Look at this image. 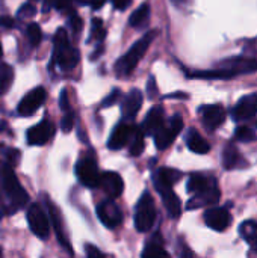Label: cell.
I'll return each instance as SVG.
<instances>
[{"label":"cell","instance_id":"obj_1","mask_svg":"<svg viewBox=\"0 0 257 258\" xmlns=\"http://www.w3.org/2000/svg\"><path fill=\"white\" fill-rule=\"evenodd\" d=\"M0 197L6 206L8 215L18 212L29 201V195L18 181L14 168L8 165H0Z\"/></svg>","mask_w":257,"mask_h":258},{"label":"cell","instance_id":"obj_2","mask_svg":"<svg viewBox=\"0 0 257 258\" xmlns=\"http://www.w3.org/2000/svg\"><path fill=\"white\" fill-rule=\"evenodd\" d=\"M158 30H150L147 32L141 39H138L129 50L126 54H123L117 62H115V73L120 77H126L129 74H132V71L138 67L139 60L144 57V54L147 53L150 44L153 42V39L156 38Z\"/></svg>","mask_w":257,"mask_h":258},{"label":"cell","instance_id":"obj_3","mask_svg":"<svg viewBox=\"0 0 257 258\" xmlns=\"http://www.w3.org/2000/svg\"><path fill=\"white\" fill-rule=\"evenodd\" d=\"M53 56H52V65L58 63L59 68L64 71H70L74 67H77L80 53L76 47L71 45L70 38L65 32V29H58L56 35L53 38Z\"/></svg>","mask_w":257,"mask_h":258},{"label":"cell","instance_id":"obj_4","mask_svg":"<svg viewBox=\"0 0 257 258\" xmlns=\"http://www.w3.org/2000/svg\"><path fill=\"white\" fill-rule=\"evenodd\" d=\"M156 222V206L153 197L144 192L135 207V227L139 233H147Z\"/></svg>","mask_w":257,"mask_h":258},{"label":"cell","instance_id":"obj_5","mask_svg":"<svg viewBox=\"0 0 257 258\" xmlns=\"http://www.w3.org/2000/svg\"><path fill=\"white\" fill-rule=\"evenodd\" d=\"M30 231L41 240H47L50 236V222L39 204H30L26 213Z\"/></svg>","mask_w":257,"mask_h":258},{"label":"cell","instance_id":"obj_6","mask_svg":"<svg viewBox=\"0 0 257 258\" xmlns=\"http://www.w3.org/2000/svg\"><path fill=\"white\" fill-rule=\"evenodd\" d=\"M183 128V119L180 115H174L168 124H164V127L155 135V144H156V148L164 151L167 150L174 141L176 138L179 136V133L182 132Z\"/></svg>","mask_w":257,"mask_h":258},{"label":"cell","instance_id":"obj_7","mask_svg":"<svg viewBox=\"0 0 257 258\" xmlns=\"http://www.w3.org/2000/svg\"><path fill=\"white\" fill-rule=\"evenodd\" d=\"M97 216L106 228H117L121 225L124 215L114 200H105L97 206Z\"/></svg>","mask_w":257,"mask_h":258},{"label":"cell","instance_id":"obj_8","mask_svg":"<svg viewBox=\"0 0 257 258\" xmlns=\"http://www.w3.org/2000/svg\"><path fill=\"white\" fill-rule=\"evenodd\" d=\"M76 175L85 187L89 189L98 187L100 174H98L97 163L92 157H83L79 160V163L76 165Z\"/></svg>","mask_w":257,"mask_h":258},{"label":"cell","instance_id":"obj_9","mask_svg":"<svg viewBox=\"0 0 257 258\" xmlns=\"http://www.w3.org/2000/svg\"><path fill=\"white\" fill-rule=\"evenodd\" d=\"M44 201H45V207H47V210H48V216H50L48 222H50V227L53 228V231H55V234H56V237H58V242L61 243V246H62L64 249H67V251H68V254H73L70 239H68V236H67L65 230H64L62 215L59 213L58 207H56V206H55L48 198H45Z\"/></svg>","mask_w":257,"mask_h":258},{"label":"cell","instance_id":"obj_10","mask_svg":"<svg viewBox=\"0 0 257 258\" xmlns=\"http://www.w3.org/2000/svg\"><path fill=\"white\" fill-rule=\"evenodd\" d=\"M45 98H47L45 89L42 86H38V88L32 89L30 92H27L21 98V101L18 103L17 110H18V113L21 116H32L44 104Z\"/></svg>","mask_w":257,"mask_h":258},{"label":"cell","instance_id":"obj_11","mask_svg":"<svg viewBox=\"0 0 257 258\" xmlns=\"http://www.w3.org/2000/svg\"><path fill=\"white\" fill-rule=\"evenodd\" d=\"M204 222L215 231H226L232 225V215L226 207H211L204 212Z\"/></svg>","mask_w":257,"mask_h":258},{"label":"cell","instance_id":"obj_12","mask_svg":"<svg viewBox=\"0 0 257 258\" xmlns=\"http://www.w3.org/2000/svg\"><path fill=\"white\" fill-rule=\"evenodd\" d=\"M220 68L232 73L233 76H236V74H248V73L257 71V59L244 57V56L229 57V59H224V60L220 62Z\"/></svg>","mask_w":257,"mask_h":258},{"label":"cell","instance_id":"obj_13","mask_svg":"<svg viewBox=\"0 0 257 258\" xmlns=\"http://www.w3.org/2000/svg\"><path fill=\"white\" fill-rule=\"evenodd\" d=\"M257 113V92L244 95L232 109V116L235 121H248Z\"/></svg>","mask_w":257,"mask_h":258},{"label":"cell","instance_id":"obj_14","mask_svg":"<svg viewBox=\"0 0 257 258\" xmlns=\"http://www.w3.org/2000/svg\"><path fill=\"white\" fill-rule=\"evenodd\" d=\"M55 135V125L48 119H42L39 124L27 130V142L30 145H45Z\"/></svg>","mask_w":257,"mask_h":258},{"label":"cell","instance_id":"obj_15","mask_svg":"<svg viewBox=\"0 0 257 258\" xmlns=\"http://www.w3.org/2000/svg\"><path fill=\"white\" fill-rule=\"evenodd\" d=\"M203 124L208 130H217L226 121V110L221 104H208L200 107Z\"/></svg>","mask_w":257,"mask_h":258},{"label":"cell","instance_id":"obj_16","mask_svg":"<svg viewBox=\"0 0 257 258\" xmlns=\"http://www.w3.org/2000/svg\"><path fill=\"white\" fill-rule=\"evenodd\" d=\"M98 187H101L103 192H105L111 200H115V198H118V197L123 194V190H124V181H123V178L120 177V174L106 171V172L100 174Z\"/></svg>","mask_w":257,"mask_h":258},{"label":"cell","instance_id":"obj_17","mask_svg":"<svg viewBox=\"0 0 257 258\" xmlns=\"http://www.w3.org/2000/svg\"><path fill=\"white\" fill-rule=\"evenodd\" d=\"M186 186L191 195H201V194H208L211 190L218 189L217 178L212 175H204V174H192Z\"/></svg>","mask_w":257,"mask_h":258},{"label":"cell","instance_id":"obj_18","mask_svg":"<svg viewBox=\"0 0 257 258\" xmlns=\"http://www.w3.org/2000/svg\"><path fill=\"white\" fill-rule=\"evenodd\" d=\"M165 124V113H164V107L161 106H155L150 109V112L147 113V116L144 118V122L141 125V130L144 135L147 136H155Z\"/></svg>","mask_w":257,"mask_h":258},{"label":"cell","instance_id":"obj_19","mask_svg":"<svg viewBox=\"0 0 257 258\" xmlns=\"http://www.w3.org/2000/svg\"><path fill=\"white\" fill-rule=\"evenodd\" d=\"M142 92L139 89H132L121 103V112L126 119H133L142 107Z\"/></svg>","mask_w":257,"mask_h":258},{"label":"cell","instance_id":"obj_20","mask_svg":"<svg viewBox=\"0 0 257 258\" xmlns=\"http://www.w3.org/2000/svg\"><path fill=\"white\" fill-rule=\"evenodd\" d=\"M132 132H133V125H129L126 122H120L111 133V138L108 141V148L109 150H120L124 145H127L130 141Z\"/></svg>","mask_w":257,"mask_h":258},{"label":"cell","instance_id":"obj_21","mask_svg":"<svg viewBox=\"0 0 257 258\" xmlns=\"http://www.w3.org/2000/svg\"><path fill=\"white\" fill-rule=\"evenodd\" d=\"M180 178H182V172L177 169H171V168H159L153 175L156 190L165 189V187H173Z\"/></svg>","mask_w":257,"mask_h":258},{"label":"cell","instance_id":"obj_22","mask_svg":"<svg viewBox=\"0 0 257 258\" xmlns=\"http://www.w3.org/2000/svg\"><path fill=\"white\" fill-rule=\"evenodd\" d=\"M162 197V203L170 215V218L177 219L182 213V203L179 200V197L176 195V192L173 190V187H165V189H159L158 190Z\"/></svg>","mask_w":257,"mask_h":258},{"label":"cell","instance_id":"obj_23","mask_svg":"<svg viewBox=\"0 0 257 258\" xmlns=\"http://www.w3.org/2000/svg\"><path fill=\"white\" fill-rule=\"evenodd\" d=\"M223 165L226 169H236V168H245L247 162L238 151V148L232 144L224 147L223 151Z\"/></svg>","mask_w":257,"mask_h":258},{"label":"cell","instance_id":"obj_24","mask_svg":"<svg viewBox=\"0 0 257 258\" xmlns=\"http://www.w3.org/2000/svg\"><path fill=\"white\" fill-rule=\"evenodd\" d=\"M220 197H221L220 189H215V190H211V192L201 194V195H192V198L188 201L186 207H188V210H195L200 207H209V206L217 204L220 201Z\"/></svg>","mask_w":257,"mask_h":258},{"label":"cell","instance_id":"obj_25","mask_svg":"<svg viewBox=\"0 0 257 258\" xmlns=\"http://www.w3.org/2000/svg\"><path fill=\"white\" fill-rule=\"evenodd\" d=\"M186 145L195 154H208L211 151L209 142L204 138H201V135L195 128H191L188 132V135H186Z\"/></svg>","mask_w":257,"mask_h":258},{"label":"cell","instance_id":"obj_26","mask_svg":"<svg viewBox=\"0 0 257 258\" xmlns=\"http://www.w3.org/2000/svg\"><path fill=\"white\" fill-rule=\"evenodd\" d=\"M150 20V5L142 3L129 18V24L135 29H142Z\"/></svg>","mask_w":257,"mask_h":258},{"label":"cell","instance_id":"obj_27","mask_svg":"<svg viewBox=\"0 0 257 258\" xmlns=\"http://www.w3.org/2000/svg\"><path fill=\"white\" fill-rule=\"evenodd\" d=\"M239 233L242 239L257 252V224L254 221H245L239 227Z\"/></svg>","mask_w":257,"mask_h":258},{"label":"cell","instance_id":"obj_28","mask_svg":"<svg viewBox=\"0 0 257 258\" xmlns=\"http://www.w3.org/2000/svg\"><path fill=\"white\" fill-rule=\"evenodd\" d=\"M14 68L5 62L0 63V95H5L11 86H12V82H14Z\"/></svg>","mask_w":257,"mask_h":258},{"label":"cell","instance_id":"obj_29","mask_svg":"<svg viewBox=\"0 0 257 258\" xmlns=\"http://www.w3.org/2000/svg\"><path fill=\"white\" fill-rule=\"evenodd\" d=\"M129 153L130 156H139L142 151H144V133L139 127H133V132H132V136H130V141H129Z\"/></svg>","mask_w":257,"mask_h":258},{"label":"cell","instance_id":"obj_30","mask_svg":"<svg viewBox=\"0 0 257 258\" xmlns=\"http://www.w3.org/2000/svg\"><path fill=\"white\" fill-rule=\"evenodd\" d=\"M141 258H171L159 242H148L141 254Z\"/></svg>","mask_w":257,"mask_h":258},{"label":"cell","instance_id":"obj_31","mask_svg":"<svg viewBox=\"0 0 257 258\" xmlns=\"http://www.w3.org/2000/svg\"><path fill=\"white\" fill-rule=\"evenodd\" d=\"M191 79H232L235 77L232 73L223 70V68H218V70H211V71H195V73H191L189 74Z\"/></svg>","mask_w":257,"mask_h":258},{"label":"cell","instance_id":"obj_32","mask_svg":"<svg viewBox=\"0 0 257 258\" xmlns=\"http://www.w3.org/2000/svg\"><path fill=\"white\" fill-rule=\"evenodd\" d=\"M20 160V151L14 150V148H5L0 153V165H8L11 168H14Z\"/></svg>","mask_w":257,"mask_h":258},{"label":"cell","instance_id":"obj_33","mask_svg":"<svg viewBox=\"0 0 257 258\" xmlns=\"http://www.w3.org/2000/svg\"><path fill=\"white\" fill-rule=\"evenodd\" d=\"M26 33H27V39H29L32 47H38L41 44V41H42V30H41V27L36 23H30L27 26V32Z\"/></svg>","mask_w":257,"mask_h":258},{"label":"cell","instance_id":"obj_34","mask_svg":"<svg viewBox=\"0 0 257 258\" xmlns=\"http://www.w3.org/2000/svg\"><path fill=\"white\" fill-rule=\"evenodd\" d=\"M235 139L239 141V142H253V141L257 139L256 132L253 128H250V127H245V125L238 127L236 132H235Z\"/></svg>","mask_w":257,"mask_h":258},{"label":"cell","instance_id":"obj_35","mask_svg":"<svg viewBox=\"0 0 257 258\" xmlns=\"http://www.w3.org/2000/svg\"><path fill=\"white\" fill-rule=\"evenodd\" d=\"M71 3H73V0H45L44 6H42V11L47 12L48 8H55V9H59V11H67V9L71 8Z\"/></svg>","mask_w":257,"mask_h":258},{"label":"cell","instance_id":"obj_36","mask_svg":"<svg viewBox=\"0 0 257 258\" xmlns=\"http://www.w3.org/2000/svg\"><path fill=\"white\" fill-rule=\"evenodd\" d=\"M74 127V112L73 110H68L64 113L62 119H61V128L64 133H70Z\"/></svg>","mask_w":257,"mask_h":258},{"label":"cell","instance_id":"obj_37","mask_svg":"<svg viewBox=\"0 0 257 258\" xmlns=\"http://www.w3.org/2000/svg\"><path fill=\"white\" fill-rule=\"evenodd\" d=\"M92 36L97 39V41H103L105 39V35H106V29L103 27V21L100 18H94L92 20Z\"/></svg>","mask_w":257,"mask_h":258},{"label":"cell","instance_id":"obj_38","mask_svg":"<svg viewBox=\"0 0 257 258\" xmlns=\"http://www.w3.org/2000/svg\"><path fill=\"white\" fill-rule=\"evenodd\" d=\"M36 8L32 5V3H26V5H23V6H20V9H18V12H17V17L20 18V20H24V18H32V17H35L36 15Z\"/></svg>","mask_w":257,"mask_h":258},{"label":"cell","instance_id":"obj_39","mask_svg":"<svg viewBox=\"0 0 257 258\" xmlns=\"http://www.w3.org/2000/svg\"><path fill=\"white\" fill-rule=\"evenodd\" d=\"M121 97V92H120V89L118 88H115L103 101H101V107H111V106H114L117 101H118V98Z\"/></svg>","mask_w":257,"mask_h":258},{"label":"cell","instance_id":"obj_40","mask_svg":"<svg viewBox=\"0 0 257 258\" xmlns=\"http://www.w3.org/2000/svg\"><path fill=\"white\" fill-rule=\"evenodd\" d=\"M85 252H86V258H108L97 246H94L91 243H88L85 246Z\"/></svg>","mask_w":257,"mask_h":258},{"label":"cell","instance_id":"obj_41","mask_svg":"<svg viewBox=\"0 0 257 258\" xmlns=\"http://www.w3.org/2000/svg\"><path fill=\"white\" fill-rule=\"evenodd\" d=\"M70 26H71V29H73L74 33H79V32L82 30V27H83L82 18H80L77 14H73V15L70 17Z\"/></svg>","mask_w":257,"mask_h":258},{"label":"cell","instance_id":"obj_42","mask_svg":"<svg viewBox=\"0 0 257 258\" xmlns=\"http://www.w3.org/2000/svg\"><path fill=\"white\" fill-rule=\"evenodd\" d=\"M179 258H194L192 251L183 240H180V243H179Z\"/></svg>","mask_w":257,"mask_h":258},{"label":"cell","instance_id":"obj_43","mask_svg":"<svg viewBox=\"0 0 257 258\" xmlns=\"http://www.w3.org/2000/svg\"><path fill=\"white\" fill-rule=\"evenodd\" d=\"M147 95H148V98H155L158 95V86H156L153 76H150L148 83H147Z\"/></svg>","mask_w":257,"mask_h":258},{"label":"cell","instance_id":"obj_44","mask_svg":"<svg viewBox=\"0 0 257 258\" xmlns=\"http://www.w3.org/2000/svg\"><path fill=\"white\" fill-rule=\"evenodd\" d=\"M59 104H61V109H62L64 112H68V110H71V109H70V101H68V94H67V89H62V92H61Z\"/></svg>","mask_w":257,"mask_h":258},{"label":"cell","instance_id":"obj_45","mask_svg":"<svg viewBox=\"0 0 257 258\" xmlns=\"http://www.w3.org/2000/svg\"><path fill=\"white\" fill-rule=\"evenodd\" d=\"M0 26L5 29H14L15 27V20L9 15H0Z\"/></svg>","mask_w":257,"mask_h":258},{"label":"cell","instance_id":"obj_46","mask_svg":"<svg viewBox=\"0 0 257 258\" xmlns=\"http://www.w3.org/2000/svg\"><path fill=\"white\" fill-rule=\"evenodd\" d=\"M112 3H114V8L115 9L124 11V9H127L132 5V0H114Z\"/></svg>","mask_w":257,"mask_h":258},{"label":"cell","instance_id":"obj_47","mask_svg":"<svg viewBox=\"0 0 257 258\" xmlns=\"http://www.w3.org/2000/svg\"><path fill=\"white\" fill-rule=\"evenodd\" d=\"M106 2H108V0H91V8H92L94 11H97V9H100Z\"/></svg>","mask_w":257,"mask_h":258},{"label":"cell","instance_id":"obj_48","mask_svg":"<svg viewBox=\"0 0 257 258\" xmlns=\"http://www.w3.org/2000/svg\"><path fill=\"white\" fill-rule=\"evenodd\" d=\"M5 215H8V213H6V206H5V203H3V200H2V197H0V219H2Z\"/></svg>","mask_w":257,"mask_h":258},{"label":"cell","instance_id":"obj_49","mask_svg":"<svg viewBox=\"0 0 257 258\" xmlns=\"http://www.w3.org/2000/svg\"><path fill=\"white\" fill-rule=\"evenodd\" d=\"M171 2H173V3H174L176 6H183V5H185V3H186L188 0H171Z\"/></svg>","mask_w":257,"mask_h":258},{"label":"cell","instance_id":"obj_50","mask_svg":"<svg viewBox=\"0 0 257 258\" xmlns=\"http://www.w3.org/2000/svg\"><path fill=\"white\" fill-rule=\"evenodd\" d=\"M3 56V48H2V42H0V57Z\"/></svg>","mask_w":257,"mask_h":258},{"label":"cell","instance_id":"obj_51","mask_svg":"<svg viewBox=\"0 0 257 258\" xmlns=\"http://www.w3.org/2000/svg\"><path fill=\"white\" fill-rule=\"evenodd\" d=\"M2 255H3V254H2V248H0V258H2Z\"/></svg>","mask_w":257,"mask_h":258},{"label":"cell","instance_id":"obj_52","mask_svg":"<svg viewBox=\"0 0 257 258\" xmlns=\"http://www.w3.org/2000/svg\"><path fill=\"white\" fill-rule=\"evenodd\" d=\"M77 2H80V0H77Z\"/></svg>","mask_w":257,"mask_h":258}]
</instances>
